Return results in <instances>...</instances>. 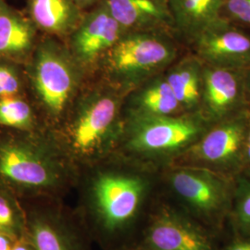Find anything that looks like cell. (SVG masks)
<instances>
[{"label": "cell", "instance_id": "cell-3", "mask_svg": "<svg viewBox=\"0 0 250 250\" xmlns=\"http://www.w3.org/2000/svg\"><path fill=\"white\" fill-rule=\"evenodd\" d=\"M77 170L45 129L0 128V181L19 198L64 199L76 187Z\"/></svg>", "mask_w": 250, "mask_h": 250}, {"label": "cell", "instance_id": "cell-10", "mask_svg": "<svg viewBox=\"0 0 250 250\" xmlns=\"http://www.w3.org/2000/svg\"><path fill=\"white\" fill-rule=\"evenodd\" d=\"M131 250H220L218 238L160 196Z\"/></svg>", "mask_w": 250, "mask_h": 250}, {"label": "cell", "instance_id": "cell-28", "mask_svg": "<svg viewBox=\"0 0 250 250\" xmlns=\"http://www.w3.org/2000/svg\"><path fill=\"white\" fill-rule=\"evenodd\" d=\"M11 250H35V249L28 237L24 236L16 240Z\"/></svg>", "mask_w": 250, "mask_h": 250}, {"label": "cell", "instance_id": "cell-2", "mask_svg": "<svg viewBox=\"0 0 250 250\" xmlns=\"http://www.w3.org/2000/svg\"><path fill=\"white\" fill-rule=\"evenodd\" d=\"M126 95L101 78L89 79L62 120L45 130L79 171L116 153L124 132Z\"/></svg>", "mask_w": 250, "mask_h": 250}, {"label": "cell", "instance_id": "cell-13", "mask_svg": "<svg viewBox=\"0 0 250 250\" xmlns=\"http://www.w3.org/2000/svg\"><path fill=\"white\" fill-rule=\"evenodd\" d=\"M195 56L207 65L250 69V32L220 19L192 43Z\"/></svg>", "mask_w": 250, "mask_h": 250}, {"label": "cell", "instance_id": "cell-6", "mask_svg": "<svg viewBox=\"0 0 250 250\" xmlns=\"http://www.w3.org/2000/svg\"><path fill=\"white\" fill-rule=\"evenodd\" d=\"M235 180L172 165L160 172V196L219 238L228 226Z\"/></svg>", "mask_w": 250, "mask_h": 250}, {"label": "cell", "instance_id": "cell-29", "mask_svg": "<svg viewBox=\"0 0 250 250\" xmlns=\"http://www.w3.org/2000/svg\"><path fill=\"white\" fill-rule=\"evenodd\" d=\"M103 0H75L77 5L83 11H86L101 3Z\"/></svg>", "mask_w": 250, "mask_h": 250}, {"label": "cell", "instance_id": "cell-9", "mask_svg": "<svg viewBox=\"0 0 250 250\" xmlns=\"http://www.w3.org/2000/svg\"><path fill=\"white\" fill-rule=\"evenodd\" d=\"M27 237L35 250H92L93 240L75 208L54 197L20 198Z\"/></svg>", "mask_w": 250, "mask_h": 250}, {"label": "cell", "instance_id": "cell-16", "mask_svg": "<svg viewBox=\"0 0 250 250\" xmlns=\"http://www.w3.org/2000/svg\"><path fill=\"white\" fill-rule=\"evenodd\" d=\"M41 36L27 14L0 0V58L25 65Z\"/></svg>", "mask_w": 250, "mask_h": 250}, {"label": "cell", "instance_id": "cell-30", "mask_svg": "<svg viewBox=\"0 0 250 250\" xmlns=\"http://www.w3.org/2000/svg\"><path fill=\"white\" fill-rule=\"evenodd\" d=\"M246 80H247V90H248V97L250 106V69L246 72Z\"/></svg>", "mask_w": 250, "mask_h": 250}, {"label": "cell", "instance_id": "cell-12", "mask_svg": "<svg viewBox=\"0 0 250 250\" xmlns=\"http://www.w3.org/2000/svg\"><path fill=\"white\" fill-rule=\"evenodd\" d=\"M246 72L203 63L200 112L209 122L216 124L250 108Z\"/></svg>", "mask_w": 250, "mask_h": 250}, {"label": "cell", "instance_id": "cell-19", "mask_svg": "<svg viewBox=\"0 0 250 250\" xmlns=\"http://www.w3.org/2000/svg\"><path fill=\"white\" fill-rule=\"evenodd\" d=\"M203 62L189 56L173 62L164 76L186 113L200 112Z\"/></svg>", "mask_w": 250, "mask_h": 250}, {"label": "cell", "instance_id": "cell-8", "mask_svg": "<svg viewBox=\"0 0 250 250\" xmlns=\"http://www.w3.org/2000/svg\"><path fill=\"white\" fill-rule=\"evenodd\" d=\"M250 120L249 108L211 125L172 165L205 169L235 180L243 173Z\"/></svg>", "mask_w": 250, "mask_h": 250}, {"label": "cell", "instance_id": "cell-17", "mask_svg": "<svg viewBox=\"0 0 250 250\" xmlns=\"http://www.w3.org/2000/svg\"><path fill=\"white\" fill-rule=\"evenodd\" d=\"M83 12L75 0H27V15L38 31L64 42L78 25Z\"/></svg>", "mask_w": 250, "mask_h": 250}, {"label": "cell", "instance_id": "cell-25", "mask_svg": "<svg viewBox=\"0 0 250 250\" xmlns=\"http://www.w3.org/2000/svg\"><path fill=\"white\" fill-rule=\"evenodd\" d=\"M228 243L220 250H250V234L232 233Z\"/></svg>", "mask_w": 250, "mask_h": 250}, {"label": "cell", "instance_id": "cell-27", "mask_svg": "<svg viewBox=\"0 0 250 250\" xmlns=\"http://www.w3.org/2000/svg\"><path fill=\"white\" fill-rule=\"evenodd\" d=\"M16 239L6 233L0 232V250H11Z\"/></svg>", "mask_w": 250, "mask_h": 250}, {"label": "cell", "instance_id": "cell-22", "mask_svg": "<svg viewBox=\"0 0 250 250\" xmlns=\"http://www.w3.org/2000/svg\"><path fill=\"white\" fill-rule=\"evenodd\" d=\"M228 227L231 233L250 234V178L244 175L235 179Z\"/></svg>", "mask_w": 250, "mask_h": 250}, {"label": "cell", "instance_id": "cell-1", "mask_svg": "<svg viewBox=\"0 0 250 250\" xmlns=\"http://www.w3.org/2000/svg\"><path fill=\"white\" fill-rule=\"evenodd\" d=\"M160 170L112 155L83 169L75 210L103 250H131L160 197Z\"/></svg>", "mask_w": 250, "mask_h": 250}, {"label": "cell", "instance_id": "cell-20", "mask_svg": "<svg viewBox=\"0 0 250 250\" xmlns=\"http://www.w3.org/2000/svg\"><path fill=\"white\" fill-rule=\"evenodd\" d=\"M0 128L26 132L44 129L27 96L0 98Z\"/></svg>", "mask_w": 250, "mask_h": 250}, {"label": "cell", "instance_id": "cell-24", "mask_svg": "<svg viewBox=\"0 0 250 250\" xmlns=\"http://www.w3.org/2000/svg\"><path fill=\"white\" fill-rule=\"evenodd\" d=\"M221 18L250 32V0H223Z\"/></svg>", "mask_w": 250, "mask_h": 250}, {"label": "cell", "instance_id": "cell-21", "mask_svg": "<svg viewBox=\"0 0 250 250\" xmlns=\"http://www.w3.org/2000/svg\"><path fill=\"white\" fill-rule=\"evenodd\" d=\"M0 232L18 240L27 236L25 211L17 195L0 181Z\"/></svg>", "mask_w": 250, "mask_h": 250}, {"label": "cell", "instance_id": "cell-23", "mask_svg": "<svg viewBox=\"0 0 250 250\" xmlns=\"http://www.w3.org/2000/svg\"><path fill=\"white\" fill-rule=\"evenodd\" d=\"M27 96L24 65L0 58V98Z\"/></svg>", "mask_w": 250, "mask_h": 250}, {"label": "cell", "instance_id": "cell-18", "mask_svg": "<svg viewBox=\"0 0 250 250\" xmlns=\"http://www.w3.org/2000/svg\"><path fill=\"white\" fill-rule=\"evenodd\" d=\"M174 33L192 41L221 19L223 0H169Z\"/></svg>", "mask_w": 250, "mask_h": 250}, {"label": "cell", "instance_id": "cell-26", "mask_svg": "<svg viewBox=\"0 0 250 250\" xmlns=\"http://www.w3.org/2000/svg\"><path fill=\"white\" fill-rule=\"evenodd\" d=\"M242 175L250 178V120L249 125V131L247 136V143L245 149V160H244V169Z\"/></svg>", "mask_w": 250, "mask_h": 250}, {"label": "cell", "instance_id": "cell-14", "mask_svg": "<svg viewBox=\"0 0 250 250\" xmlns=\"http://www.w3.org/2000/svg\"><path fill=\"white\" fill-rule=\"evenodd\" d=\"M125 33L175 34L169 0H103Z\"/></svg>", "mask_w": 250, "mask_h": 250}, {"label": "cell", "instance_id": "cell-7", "mask_svg": "<svg viewBox=\"0 0 250 250\" xmlns=\"http://www.w3.org/2000/svg\"><path fill=\"white\" fill-rule=\"evenodd\" d=\"M170 36L153 32L125 33L100 63L99 78L128 94L164 72L177 58V47Z\"/></svg>", "mask_w": 250, "mask_h": 250}, {"label": "cell", "instance_id": "cell-4", "mask_svg": "<svg viewBox=\"0 0 250 250\" xmlns=\"http://www.w3.org/2000/svg\"><path fill=\"white\" fill-rule=\"evenodd\" d=\"M27 97L45 130L58 125L91 79L75 62L65 42L42 35L24 65Z\"/></svg>", "mask_w": 250, "mask_h": 250}, {"label": "cell", "instance_id": "cell-5", "mask_svg": "<svg viewBox=\"0 0 250 250\" xmlns=\"http://www.w3.org/2000/svg\"><path fill=\"white\" fill-rule=\"evenodd\" d=\"M124 121L115 154L160 171L171 166L214 125L201 112Z\"/></svg>", "mask_w": 250, "mask_h": 250}, {"label": "cell", "instance_id": "cell-11", "mask_svg": "<svg viewBox=\"0 0 250 250\" xmlns=\"http://www.w3.org/2000/svg\"><path fill=\"white\" fill-rule=\"evenodd\" d=\"M125 34L123 27L101 2L83 12L65 44L83 71L93 78L108 50Z\"/></svg>", "mask_w": 250, "mask_h": 250}, {"label": "cell", "instance_id": "cell-15", "mask_svg": "<svg viewBox=\"0 0 250 250\" xmlns=\"http://www.w3.org/2000/svg\"><path fill=\"white\" fill-rule=\"evenodd\" d=\"M186 113L175 98L164 72L150 78L125 97L124 120L175 116Z\"/></svg>", "mask_w": 250, "mask_h": 250}]
</instances>
